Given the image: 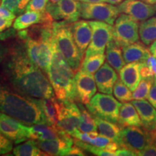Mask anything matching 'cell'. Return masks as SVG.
<instances>
[{
	"label": "cell",
	"instance_id": "1",
	"mask_svg": "<svg viewBox=\"0 0 156 156\" xmlns=\"http://www.w3.org/2000/svg\"><path fill=\"white\" fill-rule=\"evenodd\" d=\"M4 69L9 83L21 94L35 98L54 96L48 77L31 61L22 47L10 48Z\"/></svg>",
	"mask_w": 156,
	"mask_h": 156
},
{
	"label": "cell",
	"instance_id": "2",
	"mask_svg": "<svg viewBox=\"0 0 156 156\" xmlns=\"http://www.w3.org/2000/svg\"><path fill=\"white\" fill-rule=\"evenodd\" d=\"M53 23H40L27 30H19L18 38L24 42L29 58L47 75L53 58L56 41Z\"/></svg>",
	"mask_w": 156,
	"mask_h": 156
},
{
	"label": "cell",
	"instance_id": "3",
	"mask_svg": "<svg viewBox=\"0 0 156 156\" xmlns=\"http://www.w3.org/2000/svg\"><path fill=\"white\" fill-rule=\"evenodd\" d=\"M0 112L10 116L25 125L47 123L38 98L21 94L0 78Z\"/></svg>",
	"mask_w": 156,
	"mask_h": 156
},
{
	"label": "cell",
	"instance_id": "4",
	"mask_svg": "<svg viewBox=\"0 0 156 156\" xmlns=\"http://www.w3.org/2000/svg\"><path fill=\"white\" fill-rule=\"evenodd\" d=\"M47 75L58 101H77L75 72L58 50L56 44Z\"/></svg>",
	"mask_w": 156,
	"mask_h": 156
},
{
	"label": "cell",
	"instance_id": "5",
	"mask_svg": "<svg viewBox=\"0 0 156 156\" xmlns=\"http://www.w3.org/2000/svg\"><path fill=\"white\" fill-rule=\"evenodd\" d=\"M72 23L67 21L54 24V36L56 46L75 73L80 69L83 58L74 40Z\"/></svg>",
	"mask_w": 156,
	"mask_h": 156
},
{
	"label": "cell",
	"instance_id": "6",
	"mask_svg": "<svg viewBox=\"0 0 156 156\" xmlns=\"http://www.w3.org/2000/svg\"><path fill=\"white\" fill-rule=\"evenodd\" d=\"M155 139L156 132L153 129H148L143 126L122 127L121 130L120 148H128L138 155Z\"/></svg>",
	"mask_w": 156,
	"mask_h": 156
},
{
	"label": "cell",
	"instance_id": "7",
	"mask_svg": "<svg viewBox=\"0 0 156 156\" xmlns=\"http://www.w3.org/2000/svg\"><path fill=\"white\" fill-rule=\"evenodd\" d=\"M121 106L122 103L111 94L100 93L95 94L86 108L93 116L118 123Z\"/></svg>",
	"mask_w": 156,
	"mask_h": 156
},
{
	"label": "cell",
	"instance_id": "8",
	"mask_svg": "<svg viewBox=\"0 0 156 156\" xmlns=\"http://www.w3.org/2000/svg\"><path fill=\"white\" fill-rule=\"evenodd\" d=\"M140 25L138 21L124 14L117 17L114 26V41L123 48L139 41Z\"/></svg>",
	"mask_w": 156,
	"mask_h": 156
},
{
	"label": "cell",
	"instance_id": "9",
	"mask_svg": "<svg viewBox=\"0 0 156 156\" xmlns=\"http://www.w3.org/2000/svg\"><path fill=\"white\" fill-rule=\"evenodd\" d=\"M92 28V38L85 52V58L98 54H104L106 46L114 39L112 25L99 20L89 21Z\"/></svg>",
	"mask_w": 156,
	"mask_h": 156
},
{
	"label": "cell",
	"instance_id": "10",
	"mask_svg": "<svg viewBox=\"0 0 156 156\" xmlns=\"http://www.w3.org/2000/svg\"><path fill=\"white\" fill-rule=\"evenodd\" d=\"M119 13L118 7L112 4L80 3V17L83 19L103 21L113 25Z\"/></svg>",
	"mask_w": 156,
	"mask_h": 156
},
{
	"label": "cell",
	"instance_id": "11",
	"mask_svg": "<svg viewBox=\"0 0 156 156\" xmlns=\"http://www.w3.org/2000/svg\"><path fill=\"white\" fill-rule=\"evenodd\" d=\"M46 10L54 20L74 23L80 17V2L77 0H59L56 4L50 2Z\"/></svg>",
	"mask_w": 156,
	"mask_h": 156
},
{
	"label": "cell",
	"instance_id": "12",
	"mask_svg": "<svg viewBox=\"0 0 156 156\" xmlns=\"http://www.w3.org/2000/svg\"><path fill=\"white\" fill-rule=\"evenodd\" d=\"M62 102V101H61ZM80 109L75 101L62 102V110L56 127L73 136L80 123Z\"/></svg>",
	"mask_w": 156,
	"mask_h": 156
},
{
	"label": "cell",
	"instance_id": "13",
	"mask_svg": "<svg viewBox=\"0 0 156 156\" xmlns=\"http://www.w3.org/2000/svg\"><path fill=\"white\" fill-rule=\"evenodd\" d=\"M0 132L15 144L29 139L28 127L16 119L0 112Z\"/></svg>",
	"mask_w": 156,
	"mask_h": 156
},
{
	"label": "cell",
	"instance_id": "14",
	"mask_svg": "<svg viewBox=\"0 0 156 156\" xmlns=\"http://www.w3.org/2000/svg\"><path fill=\"white\" fill-rule=\"evenodd\" d=\"M75 90L77 101L86 105L94 96L97 85L94 76L80 69L75 75Z\"/></svg>",
	"mask_w": 156,
	"mask_h": 156
},
{
	"label": "cell",
	"instance_id": "15",
	"mask_svg": "<svg viewBox=\"0 0 156 156\" xmlns=\"http://www.w3.org/2000/svg\"><path fill=\"white\" fill-rule=\"evenodd\" d=\"M117 7L120 13L130 15L138 22L149 19L155 13V6L148 5L141 0H124Z\"/></svg>",
	"mask_w": 156,
	"mask_h": 156
},
{
	"label": "cell",
	"instance_id": "16",
	"mask_svg": "<svg viewBox=\"0 0 156 156\" xmlns=\"http://www.w3.org/2000/svg\"><path fill=\"white\" fill-rule=\"evenodd\" d=\"M37 145L48 155H66L74 144V139L67 133L56 139L36 141Z\"/></svg>",
	"mask_w": 156,
	"mask_h": 156
},
{
	"label": "cell",
	"instance_id": "17",
	"mask_svg": "<svg viewBox=\"0 0 156 156\" xmlns=\"http://www.w3.org/2000/svg\"><path fill=\"white\" fill-rule=\"evenodd\" d=\"M74 40L79 48L82 58H85V52L92 38V28L89 21L77 20L72 23Z\"/></svg>",
	"mask_w": 156,
	"mask_h": 156
},
{
	"label": "cell",
	"instance_id": "18",
	"mask_svg": "<svg viewBox=\"0 0 156 156\" xmlns=\"http://www.w3.org/2000/svg\"><path fill=\"white\" fill-rule=\"evenodd\" d=\"M54 20L47 11L39 12L36 11H25L19 15L13 23V28L22 30L40 23H53Z\"/></svg>",
	"mask_w": 156,
	"mask_h": 156
},
{
	"label": "cell",
	"instance_id": "19",
	"mask_svg": "<svg viewBox=\"0 0 156 156\" xmlns=\"http://www.w3.org/2000/svg\"><path fill=\"white\" fill-rule=\"evenodd\" d=\"M116 72V70L107 62L103 64L95 73V80L97 88L101 93L112 94L113 88L118 80V75Z\"/></svg>",
	"mask_w": 156,
	"mask_h": 156
},
{
	"label": "cell",
	"instance_id": "20",
	"mask_svg": "<svg viewBox=\"0 0 156 156\" xmlns=\"http://www.w3.org/2000/svg\"><path fill=\"white\" fill-rule=\"evenodd\" d=\"M28 133L29 139L44 141L61 137L66 132L58 129L56 126L50 125L47 123H38L28 127Z\"/></svg>",
	"mask_w": 156,
	"mask_h": 156
},
{
	"label": "cell",
	"instance_id": "21",
	"mask_svg": "<svg viewBox=\"0 0 156 156\" xmlns=\"http://www.w3.org/2000/svg\"><path fill=\"white\" fill-rule=\"evenodd\" d=\"M38 102L47 124L56 126L62 110L61 101L54 96L48 98H38Z\"/></svg>",
	"mask_w": 156,
	"mask_h": 156
},
{
	"label": "cell",
	"instance_id": "22",
	"mask_svg": "<svg viewBox=\"0 0 156 156\" xmlns=\"http://www.w3.org/2000/svg\"><path fill=\"white\" fill-rule=\"evenodd\" d=\"M137 111L142 121V126L148 129H153L156 123V109L149 101L134 100L132 102Z\"/></svg>",
	"mask_w": 156,
	"mask_h": 156
},
{
	"label": "cell",
	"instance_id": "23",
	"mask_svg": "<svg viewBox=\"0 0 156 156\" xmlns=\"http://www.w3.org/2000/svg\"><path fill=\"white\" fill-rule=\"evenodd\" d=\"M122 53L126 63L134 62H146L151 54L145 44L139 41L123 47Z\"/></svg>",
	"mask_w": 156,
	"mask_h": 156
},
{
	"label": "cell",
	"instance_id": "24",
	"mask_svg": "<svg viewBox=\"0 0 156 156\" xmlns=\"http://www.w3.org/2000/svg\"><path fill=\"white\" fill-rule=\"evenodd\" d=\"M140 62H130L119 71L120 79L132 91H134L142 80L140 73Z\"/></svg>",
	"mask_w": 156,
	"mask_h": 156
},
{
	"label": "cell",
	"instance_id": "25",
	"mask_svg": "<svg viewBox=\"0 0 156 156\" xmlns=\"http://www.w3.org/2000/svg\"><path fill=\"white\" fill-rule=\"evenodd\" d=\"M118 124L122 128L130 126H142L137 111L132 103L126 102L122 104L119 115Z\"/></svg>",
	"mask_w": 156,
	"mask_h": 156
},
{
	"label": "cell",
	"instance_id": "26",
	"mask_svg": "<svg viewBox=\"0 0 156 156\" xmlns=\"http://www.w3.org/2000/svg\"><path fill=\"white\" fill-rule=\"evenodd\" d=\"M93 117L96 123L99 134L106 136L112 141L117 142L120 145L122 127L114 122L103 119L96 116H93Z\"/></svg>",
	"mask_w": 156,
	"mask_h": 156
},
{
	"label": "cell",
	"instance_id": "27",
	"mask_svg": "<svg viewBox=\"0 0 156 156\" xmlns=\"http://www.w3.org/2000/svg\"><path fill=\"white\" fill-rule=\"evenodd\" d=\"M106 58L107 62L117 73L126 64L122 53V48L119 46L114 39L107 44L106 48Z\"/></svg>",
	"mask_w": 156,
	"mask_h": 156
},
{
	"label": "cell",
	"instance_id": "28",
	"mask_svg": "<svg viewBox=\"0 0 156 156\" xmlns=\"http://www.w3.org/2000/svg\"><path fill=\"white\" fill-rule=\"evenodd\" d=\"M140 38L146 46H150L156 40V17H151L142 21L139 28Z\"/></svg>",
	"mask_w": 156,
	"mask_h": 156
},
{
	"label": "cell",
	"instance_id": "29",
	"mask_svg": "<svg viewBox=\"0 0 156 156\" xmlns=\"http://www.w3.org/2000/svg\"><path fill=\"white\" fill-rule=\"evenodd\" d=\"M13 155L17 156H41L48 155L37 145L36 141L34 140H28L13 149Z\"/></svg>",
	"mask_w": 156,
	"mask_h": 156
},
{
	"label": "cell",
	"instance_id": "30",
	"mask_svg": "<svg viewBox=\"0 0 156 156\" xmlns=\"http://www.w3.org/2000/svg\"><path fill=\"white\" fill-rule=\"evenodd\" d=\"M78 106L80 109L81 113L80 123L78 126V129L80 132H85V133L97 131L98 127L93 114L83 106V103L80 102Z\"/></svg>",
	"mask_w": 156,
	"mask_h": 156
},
{
	"label": "cell",
	"instance_id": "31",
	"mask_svg": "<svg viewBox=\"0 0 156 156\" xmlns=\"http://www.w3.org/2000/svg\"><path fill=\"white\" fill-rule=\"evenodd\" d=\"M105 59H106V56L104 55V54H95L89 57L84 58L80 69L87 73L93 75L104 64Z\"/></svg>",
	"mask_w": 156,
	"mask_h": 156
},
{
	"label": "cell",
	"instance_id": "32",
	"mask_svg": "<svg viewBox=\"0 0 156 156\" xmlns=\"http://www.w3.org/2000/svg\"><path fill=\"white\" fill-rule=\"evenodd\" d=\"M113 93L116 98L121 102L126 103L133 100L132 90L123 82L121 79H118L115 83Z\"/></svg>",
	"mask_w": 156,
	"mask_h": 156
},
{
	"label": "cell",
	"instance_id": "33",
	"mask_svg": "<svg viewBox=\"0 0 156 156\" xmlns=\"http://www.w3.org/2000/svg\"><path fill=\"white\" fill-rule=\"evenodd\" d=\"M154 79H142L140 83L133 91L134 100H143L147 99V95L153 85Z\"/></svg>",
	"mask_w": 156,
	"mask_h": 156
},
{
	"label": "cell",
	"instance_id": "34",
	"mask_svg": "<svg viewBox=\"0 0 156 156\" xmlns=\"http://www.w3.org/2000/svg\"><path fill=\"white\" fill-rule=\"evenodd\" d=\"M30 0H2L1 6L5 7L15 15H19L25 11Z\"/></svg>",
	"mask_w": 156,
	"mask_h": 156
},
{
	"label": "cell",
	"instance_id": "35",
	"mask_svg": "<svg viewBox=\"0 0 156 156\" xmlns=\"http://www.w3.org/2000/svg\"><path fill=\"white\" fill-rule=\"evenodd\" d=\"M48 3V0H30L25 8V11H36L43 12L46 11Z\"/></svg>",
	"mask_w": 156,
	"mask_h": 156
},
{
	"label": "cell",
	"instance_id": "36",
	"mask_svg": "<svg viewBox=\"0 0 156 156\" xmlns=\"http://www.w3.org/2000/svg\"><path fill=\"white\" fill-rule=\"evenodd\" d=\"M12 147V142L0 132V155L9 153Z\"/></svg>",
	"mask_w": 156,
	"mask_h": 156
},
{
	"label": "cell",
	"instance_id": "37",
	"mask_svg": "<svg viewBox=\"0 0 156 156\" xmlns=\"http://www.w3.org/2000/svg\"><path fill=\"white\" fill-rule=\"evenodd\" d=\"M140 73L142 79H154L155 75L146 62H140Z\"/></svg>",
	"mask_w": 156,
	"mask_h": 156
},
{
	"label": "cell",
	"instance_id": "38",
	"mask_svg": "<svg viewBox=\"0 0 156 156\" xmlns=\"http://www.w3.org/2000/svg\"><path fill=\"white\" fill-rule=\"evenodd\" d=\"M112 140H111L110 139H108V137L106 136H104L101 134H99L97 137H95V139H93L92 141L90 144V145H95L98 147H101V148H103L104 149L106 147V146L108 145V144Z\"/></svg>",
	"mask_w": 156,
	"mask_h": 156
},
{
	"label": "cell",
	"instance_id": "39",
	"mask_svg": "<svg viewBox=\"0 0 156 156\" xmlns=\"http://www.w3.org/2000/svg\"><path fill=\"white\" fill-rule=\"evenodd\" d=\"M140 156H156V139L139 153Z\"/></svg>",
	"mask_w": 156,
	"mask_h": 156
},
{
	"label": "cell",
	"instance_id": "40",
	"mask_svg": "<svg viewBox=\"0 0 156 156\" xmlns=\"http://www.w3.org/2000/svg\"><path fill=\"white\" fill-rule=\"evenodd\" d=\"M147 100L156 109V77H155L153 85L147 95Z\"/></svg>",
	"mask_w": 156,
	"mask_h": 156
},
{
	"label": "cell",
	"instance_id": "41",
	"mask_svg": "<svg viewBox=\"0 0 156 156\" xmlns=\"http://www.w3.org/2000/svg\"><path fill=\"white\" fill-rule=\"evenodd\" d=\"M15 16H16V15H15L14 13L12 12L10 10L5 8V7H2V6L0 7V17H3V18L7 20H14L15 19Z\"/></svg>",
	"mask_w": 156,
	"mask_h": 156
},
{
	"label": "cell",
	"instance_id": "42",
	"mask_svg": "<svg viewBox=\"0 0 156 156\" xmlns=\"http://www.w3.org/2000/svg\"><path fill=\"white\" fill-rule=\"evenodd\" d=\"M66 155L68 156H83L85 155L84 154V152L83 151V149L80 148L78 146L75 145L74 147H72L70 148V150L69 151L66 153Z\"/></svg>",
	"mask_w": 156,
	"mask_h": 156
},
{
	"label": "cell",
	"instance_id": "43",
	"mask_svg": "<svg viewBox=\"0 0 156 156\" xmlns=\"http://www.w3.org/2000/svg\"><path fill=\"white\" fill-rule=\"evenodd\" d=\"M12 23L13 20H7L0 17V33L10 28L12 25Z\"/></svg>",
	"mask_w": 156,
	"mask_h": 156
},
{
	"label": "cell",
	"instance_id": "44",
	"mask_svg": "<svg viewBox=\"0 0 156 156\" xmlns=\"http://www.w3.org/2000/svg\"><path fill=\"white\" fill-rule=\"evenodd\" d=\"M116 155L121 156H136V154L132 150L125 147H121L116 151Z\"/></svg>",
	"mask_w": 156,
	"mask_h": 156
},
{
	"label": "cell",
	"instance_id": "45",
	"mask_svg": "<svg viewBox=\"0 0 156 156\" xmlns=\"http://www.w3.org/2000/svg\"><path fill=\"white\" fill-rule=\"evenodd\" d=\"M146 63L147 64V65L153 70L154 75H155V77H156V58L152 55V54H151L149 56V57H148Z\"/></svg>",
	"mask_w": 156,
	"mask_h": 156
},
{
	"label": "cell",
	"instance_id": "46",
	"mask_svg": "<svg viewBox=\"0 0 156 156\" xmlns=\"http://www.w3.org/2000/svg\"><path fill=\"white\" fill-rule=\"evenodd\" d=\"M150 52L153 56L156 58V40L150 46Z\"/></svg>",
	"mask_w": 156,
	"mask_h": 156
},
{
	"label": "cell",
	"instance_id": "47",
	"mask_svg": "<svg viewBox=\"0 0 156 156\" xmlns=\"http://www.w3.org/2000/svg\"><path fill=\"white\" fill-rule=\"evenodd\" d=\"M82 2L86 3H99V2H106L107 0H80Z\"/></svg>",
	"mask_w": 156,
	"mask_h": 156
},
{
	"label": "cell",
	"instance_id": "48",
	"mask_svg": "<svg viewBox=\"0 0 156 156\" xmlns=\"http://www.w3.org/2000/svg\"><path fill=\"white\" fill-rule=\"evenodd\" d=\"M87 135H88L90 138H92V139H95V137H97V136L99 135L97 131L90 132H87Z\"/></svg>",
	"mask_w": 156,
	"mask_h": 156
},
{
	"label": "cell",
	"instance_id": "49",
	"mask_svg": "<svg viewBox=\"0 0 156 156\" xmlns=\"http://www.w3.org/2000/svg\"><path fill=\"white\" fill-rule=\"evenodd\" d=\"M124 0H107V2L109 4H112V5H119L120 3H122V2H124Z\"/></svg>",
	"mask_w": 156,
	"mask_h": 156
},
{
	"label": "cell",
	"instance_id": "50",
	"mask_svg": "<svg viewBox=\"0 0 156 156\" xmlns=\"http://www.w3.org/2000/svg\"><path fill=\"white\" fill-rule=\"evenodd\" d=\"M5 50L4 49V48L1 46V45H0V62L2 61L4 58V54H5Z\"/></svg>",
	"mask_w": 156,
	"mask_h": 156
},
{
	"label": "cell",
	"instance_id": "51",
	"mask_svg": "<svg viewBox=\"0 0 156 156\" xmlns=\"http://www.w3.org/2000/svg\"><path fill=\"white\" fill-rule=\"evenodd\" d=\"M143 2L147 3L148 5H155L156 4V0H141Z\"/></svg>",
	"mask_w": 156,
	"mask_h": 156
},
{
	"label": "cell",
	"instance_id": "52",
	"mask_svg": "<svg viewBox=\"0 0 156 156\" xmlns=\"http://www.w3.org/2000/svg\"><path fill=\"white\" fill-rule=\"evenodd\" d=\"M59 1V0H50V2L51 3H54V4H56V3H57Z\"/></svg>",
	"mask_w": 156,
	"mask_h": 156
},
{
	"label": "cell",
	"instance_id": "53",
	"mask_svg": "<svg viewBox=\"0 0 156 156\" xmlns=\"http://www.w3.org/2000/svg\"><path fill=\"white\" fill-rule=\"evenodd\" d=\"M153 129L154 130V131L156 132V123H155V126H154V128Z\"/></svg>",
	"mask_w": 156,
	"mask_h": 156
},
{
	"label": "cell",
	"instance_id": "54",
	"mask_svg": "<svg viewBox=\"0 0 156 156\" xmlns=\"http://www.w3.org/2000/svg\"><path fill=\"white\" fill-rule=\"evenodd\" d=\"M155 12H156V4H155Z\"/></svg>",
	"mask_w": 156,
	"mask_h": 156
}]
</instances>
